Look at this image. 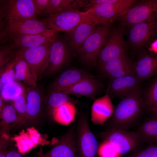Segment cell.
I'll return each instance as SVG.
<instances>
[{
	"label": "cell",
	"instance_id": "obj_1",
	"mask_svg": "<svg viewBox=\"0 0 157 157\" xmlns=\"http://www.w3.org/2000/svg\"><path fill=\"white\" fill-rule=\"evenodd\" d=\"M121 99L105 123V130L114 128L127 131L137 124L147 109L140 87Z\"/></svg>",
	"mask_w": 157,
	"mask_h": 157
},
{
	"label": "cell",
	"instance_id": "obj_2",
	"mask_svg": "<svg viewBox=\"0 0 157 157\" xmlns=\"http://www.w3.org/2000/svg\"><path fill=\"white\" fill-rule=\"evenodd\" d=\"M111 23L96 27L77 52L81 61L88 66L97 65L98 56L111 30Z\"/></svg>",
	"mask_w": 157,
	"mask_h": 157
},
{
	"label": "cell",
	"instance_id": "obj_3",
	"mask_svg": "<svg viewBox=\"0 0 157 157\" xmlns=\"http://www.w3.org/2000/svg\"><path fill=\"white\" fill-rule=\"evenodd\" d=\"M75 143L78 157H97L99 145L90 129L88 116L80 114L75 129Z\"/></svg>",
	"mask_w": 157,
	"mask_h": 157
},
{
	"label": "cell",
	"instance_id": "obj_4",
	"mask_svg": "<svg viewBox=\"0 0 157 157\" xmlns=\"http://www.w3.org/2000/svg\"><path fill=\"white\" fill-rule=\"evenodd\" d=\"M53 40L35 47L16 50L28 64L36 82L40 76L47 69L50 49Z\"/></svg>",
	"mask_w": 157,
	"mask_h": 157
},
{
	"label": "cell",
	"instance_id": "obj_5",
	"mask_svg": "<svg viewBox=\"0 0 157 157\" xmlns=\"http://www.w3.org/2000/svg\"><path fill=\"white\" fill-rule=\"evenodd\" d=\"M157 17V0L137 1L118 17L122 27H129L147 21L155 20Z\"/></svg>",
	"mask_w": 157,
	"mask_h": 157
},
{
	"label": "cell",
	"instance_id": "obj_6",
	"mask_svg": "<svg viewBox=\"0 0 157 157\" xmlns=\"http://www.w3.org/2000/svg\"><path fill=\"white\" fill-rule=\"evenodd\" d=\"M43 19L47 23L49 28L57 32H69L80 24L84 23H92L95 24L85 11L82 12L76 9L63 11Z\"/></svg>",
	"mask_w": 157,
	"mask_h": 157
},
{
	"label": "cell",
	"instance_id": "obj_7",
	"mask_svg": "<svg viewBox=\"0 0 157 157\" xmlns=\"http://www.w3.org/2000/svg\"><path fill=\"white\" fill-rule=\"evenodd\" d=\"M49 29L45 21L36 18L14 20L5 22L0 37L6 40L25 35L40 33Z\"/></svg>",
	"mask_w": 157,
	"mask_h": 157
},
{
	"label": "cell",
	"instance_id": "obj_8",
	"mask_svg": "<svg viewBox=\"0 0 157 157\" xmlns=\"http://www.w3.org/2000/svg\"><path fill=\"white\" fill-rule=\"evenodd\" d=\"M102 141L109 142L121 155L126 154L142 143L136 131L111 129L98 134Z\"/></svg>",
	"mask_w": 157,
	"mask_h": 157
},
{
	"label": "cell",
	"instance_id": "obj_9",
	"mask_svg": "<svg viewBox=\"0 0 157 157\" xmlns=\"http://www.w3.org/2000/svg\"><path fill=\"white\" fill-rule=\"evenodd\" d=\"M124 36V28L119 27L111 29L99 54L97 65L106 63L126 54Z\"/></svg>",
	"mask_w": 157,
	"mask_h": 157
},
{
	"label": "cell",
	"instance_id": "obj_10",
	"mask_svg": "<svg viewBox=\"0 0 157 157\" xmlns=\"http://www.w3.org/2000/svg\"><path fill=\"white\" fill-rule=\"evenodd\" d=\"M0 20L5 23L36 18L33 0H0Z\"/></svg>",
	"mask_w": 157,
	"mask_h": 157
},
{
	"label": "cell",
	"instance_id": "obj_11",
	"mask_svg": "<svg viewBox=\"0 0 157 157\" xmlns=\"http://www.w3.org/2000/svg\"><path fill=\"white\" fill-rule=\"evenodd\" d=\"M136 1L123 0L116 3L97 6L85 12L96 25L111 23L117 20Z\"/></svg>",
	"mask_w": 157,
	"mask_h": 157
},
{
	"label": "cell",
	"instance_id": "obj_12",
	"mask_svg": "<svg viewBox=\"0 0 157 157\" xmlns=\"http://www.w3.org/2000/svg\"><path fill=\"white\" fill-rule=\"evenodd\" d=\"M75 128L72 125L49 150L44 153L40 148L37 157H78L75 143Z\"/></svg>",
	"mask_w": 157,
	"mask_h": 157
},
{
	"label": "cell",
	"instance_id": "obj_13",
	"mask_svg": "<svg viewBox=\"0 0 157 157\" xmlns=\"http://www.w3.org/2000/svg\"><path fill=\"white\" fill-rule=\"evenodd\" d=\"M66 39L58 37L53 39L49 51L47 74L52 75L57 72L69 61L71 52Z\"/></svg>",
	"mask_w": 157,
	"mask_h": 157
},
{
	"label": "cell",
	"instance_id": "obj_14",
	"mask_svg": "<svg viewBox=\"0 0 157 157\" xmlns=\"http://www.w3.org/2000/svg\"><path fill=\"white\" fill-rule=\"evenodd\" d=\"M140 81L132 75L109 79L106 93L111 99H122L139 87Z\"/></svg>",
	"mask_w": 157,
	"mask_h": 157
},
{
	"label": "cell",
	"instance_id": "obj_15",
	"mask_svg": "<svg viewBox=\"0 0 157 157\" xmlns=\"http://www.w3.org/2000/svg\"><path fill=\"white\" fill-rule=\"evenodd\" d=\"M157 31L155 20L138 23L130 26L129 39L130 44L138 48L144 46Z\"/></svg>",
	"mask_w": 157,
	"mask_h": 157
},
{
	"label": "cell",
	"instance_id": "obj_16",
	"mask_svg": "<svg viewBox=\"0 0 157 157\" xmlns=\"http://www.w3.org/2000/svg\"><path fill=\"white\" fill-rule=\"evenodd\" d=\"M98 66L101 75L109 79L127 75L135 76L133 64L126 54Z\"/></svg>",
	"mask_w": 157,
	"mask_h": 157
},
{
	"label": "cell",
	"instance_id": "obj_17",
	"mask_svg": "<svg viewBox=\"0 0 157 157\" xmlns=\"http://www.w3.org/2000/svg\"><path fill=\"white\" fill-rule=\"evenodd\" d=\"M102 83L94 76L83 80L60 92L80 97H86L94 100L103 88Z\"/></svg>",
	"mask_w": 157,
	"mask_h": 157
},
{
	"label": "cell",
	"instance_id": "obj_18",
	"mask_svg": "<svg viewBox=\"0 0 157 157\" xmlns=\"http://www.w3.org/2000/svg\"><path fill=\"white\" fill-rule=\"evenodd\" d=\"M57 35V32L49 28L39 33L21 36L9 41L14 49H27L52 41Z\"/></svg>",
	"mask_w": 157,
	"mask_h": 157
},
{
	"label": "cell",
	"instance_id": "obj_19",
	"mask_svg": "<svg viewBox=\"0 0 157 157\" xmlns=\"http://www.w3.org/2000/svg\"><path fill=\"white\" fill-rule=\"evenodd\" d=\"M114 112L112 99L106 93L104 95L94 100L91 107V120L94 124L104 126Z\"/></svg>",
	"mask_w": 157,
	"mask_h": 157
},
{
	"label": "cell",
	"instance_id": "obj_20",
	"mask_svg": "<svg viewBox=\"0 0 157 157\" xmlns=\"http://www.w3.org/2000/svg\"><path fill=\"white\" fill-rule=\"evenodd\" d=\"M94 76L82 69L71 68L62 73L54 81L51 91L60 92L83 80Z\"/></svg>",
	"mask_w": 157,
	"mask_h": 157
},
{
	"label": "cell",
	"instance_id": "obj_21",
	"mask_svg": "<svg viewBox=\"0 0 157 157\" xmlns=\"http://www.w3.org/2000/svg\"><path fill=\"white\" fill-rule=\"evenodd\" d=\"M133 70L135 76L140 81L154 76L157 73V56L142 55L133 64Z\"/></svg>",
	"mask_w": 157,
	"mask_h": 157
},
{
	"label": "cell",
	"instance_id": "obj_22",
	"mask_svg": "<svg viewBox=\"0 0 157 157\" xmlns=\"http://www.w3.org/2000/svg\"><path fill=\"white\" fill-rule=\"evenodd\" d=\"M97 25L92 23H84L66 32V39L70 47L77 52Z\"/></svg>",
	"mask_w": 157,
	"mask_h": 157
},
{
	"label": "cell",
	"instance_id": "obj_23",
	"mask_svg": "<svg viewBox=\"0 0 157 157\" xmlns=\"http://www.w3.org/2000/svg\"><path fill=\"white\" fill-rule=\"evenodd\" d=\"M135 131L142 143L157 144V117L144 120Z\"/></svg>",
	"mask_w": 157,
	"mask_h": 157
},
{
	"label": "cell",
	"instance_id": "obj_24",
	"mask_svg": "<svg viewBox=\"0 0 157 157\" xmlns=\"http://www.w3.org/2000/svg\"><path fill=\"white\" fill-rule=\"evenodd\" d=\"M26 121H32L38 116L41 109L42 98L40 93L36 88L27 91Z\"/></svg>",
	"mask_w": 157,
	"mask_h": 157
},
{
	"label": "cell",
	"instance_id": "obj_25",
	"mask_svg": "<svg viewBox=\"0 0 157 157\" xmlns=\"http://www.w3.org/2000/svg\"><path fill=\"white\" fill-rule=\"evenodd\" d=\"M0 118L1 135L7 134L17 124L23 123L11 104H5L3 109L0 112Z\"/></svg>",
	"mask_w": 157,
	"mask_h": 157
},
{
	"label": "cell",
	"instance_id": "obj_26",
	"mask_svg": "<svg viewBox=\"0 0 157 157\" xmlns=\"http://www.w3.org/2000/svg\"><path fill=\"white\" fill-rule=\"evenodd\" d=\"M15 58V77L16 80L22 81L31 86L36 88L37 84L29 65L26 61L16 51Z\"/></svg>",
	"mask_w": 157,
	"mask_h": 157
},
{
	"label": "cell",
	"instance_id": "obj_27",
	"mask_svg": "<svg viewBox=\"0 0 157 157\" xmlns=\"http://www.w3.org/2000/svg\"><path fill=\"white\" fill-rule=\"evenodd\" d=\"M76 112L75 104L68 102L54 109L51 114L55 121L63 125H67L74 120Z\"/></svg>",
	"mask_w": 157,
	"mask_h": 157
},
{
	"label": "cell",
	"instance_id": "obj_28",
	"mask_svg": "<svg viewBox=\"0 0 157 157\" xmlns=\"http://www.w3.org/2000/svg\"><path fill=\"white\" fill-rule=\"evenodd\" d=\"M25 91L22 85L16 81L10 82L1 86V97L3 99L12 101Z\"/></svg>",
	"mask_w": 157,
	"mask_h": 157
},
{
	"label": "cell",
	"instance_id": "obj_29",
	"mask_svg": "<svg viewBox=\"0 0 157 157\" xmlns=\"http://www.w3.org/2000/svg\"><path fill=\"white\" fill-rule=\"evenodd\" d=\"M142 94L147 109L149 112L157 101V77L150 83Z\"/></svg>",
	"mask_w": 157,
	"mask_h": 157
},
{
	"label": "cell",
	"instance_id": "obj_30",
	"mask_svg": "<svg viewBox=\"0 0 157 157\" xmlns=\"http://www.w3.org/2000/svg\"><path fill=\"white\" fill-rule=\"evenodd\" d=\"M68 102L74 104L76 103V101L70 98L69 95L60 92L51 91L47 100V104L50 108L51 114L54 109Z\"/></svg>",
	"mask_w": 157,
	"mask_h": 157
},
{
	"label": "cell",
	"instance_id": "obj_31",
	"mask_svg": "<svg viewBox=\"0 0 157 157\" xmlns=\"http://www.w3.org/2000/svg\"><path fill=\"white\" fill-rule=\"evenodd\" d=\"M15 58L0 71L1 86L7 83L16 80L15 69Z\"/></svg>",
	"mask_w": 157,
	"mask_h": 157
},
{
	"label": "cell",
	"instance_id": "obj_32",
	"mask_svg": "<svg viewBox=\"0 0 157 157\" xmlns=\"http://www.w3.org/2000/svg\"><path fill=\"white\" fill-rule=\"evenodd\" d=\"M26 92L22 94L12 100L11 104L24 123L26 121Z\"/></svg>",
	"mask_w": 157,
	"mask_h": 157
},
{
	"label": "cell",
	"instance_id": "obj_33",
	"mask_svg": "<svg viewBox=\"0 0 157 157\" xmlns=\"http://www.w3.org/2000/svg\"><path fill=\"white\" fill-rule=\"evenodd\" d=\"M11 45L1 48L0 53V69L1 70L16 57V51Z\"/></svg>",
	"mask_w": 157,
	"mask_h": 157
},
{
	"label": "cell",
	"instance_id": "obj_34",
	"mask_svg": "<svg viewBox=\"0 0 157 157\" xmlns=\"http://www.w3.org/2000/svg\"><path fill=\"white\" fill-rule=\"evenodd\" d=\"M99 145L98 154L99 157H120L121 155L111 144L102 141Z\"/></svg>",
	"mask_w": 157,
	"mask_h": 157
},
{
	"label": "cell",
	"instance_id": "obj_35",
	"mask_svg": "<svg viewBox=\"0 0 157 157\" xmlns=\"http://www.w3.org/2000/svg\"><path fill=\"white\" fill-rule=\"evenodd\" d=\"M127 157H157V144L148 147Z\"/></svg>",
	"mask_w": 157,
	"mask_h": 157
},
{
	"label": "cell",
	"instance_id": "obj_36",
	"mask_svg": "<svg viewBox=\"0 0 157 157\" xmlns=\"http://www.w3.org/2000/svg\"><path fill=\"white\" fill-rule=\"evenodd\" d=\"M123 0H89L83 8L85 11L95 6L104 4H115L122 2Z\"/></svg>",
	"mask_w": 157,
	"mask_h": 157
},
{
	"label": "cell",
	"instance_id": "obj_37",
	"mask_svg": "<svg viewBox=\"0 0 157 157\" xmlns=\"http://www.w3.org/2000/svg\"><path fill=\"white\" fill-rule=\"evenodd\" d=\"M60 1V0H49L47 6L43 13L48 15V17L55 14Z\"/></svg>",
	"mask_w": 157,
	"mask_h": 157
},
{
	"label": "cell",
	"instance_id": "obj_38",
	"mask_svg": "<svg viewBox=\"0 0 157 157\" xmlns=\"http://www.w3.org/2000/svg\"><path fill=\"white\" fill-rule=\"evenodd\" d=\"M1 135L0 140V157H7L8 135L6 134Z\"/></svg>",
	"mask_w": 157,
	"mask_h": 157
},
{
	"label": "cell",
	"instance_id": "obj_39",
	"mask_svg": "<svg viewBox=\"0 0 157 157\" xmlns=\"http://www.w3.org/2000/svg\"><path fill=\"white\" fill-rule=\"evenodd\" d=\"M36 15L43 13L45 9L49 0H33Z\"/></svg>",
	"mask_w": 157,
	"mask_h": 157
},
{
	"label": "cell",
	"instance_id": "obj_40",
	"mask_svg": "<svg viewBox=\"0 0 157 157\" xmlns=\"http://www.w3.org/2000/svg\"><path fill=\"white\" fill-rule=\"evenodd\" d=\"M7 157H24L23 155L13 149H7Z\"/></svg>",
	"mask_w": 157,
	"mask_h": 157
},
{
	"label": "cell",
	"instance_id": "obj_41",
	"mask_svg": "<svg viewBox=\"0 0 157 157\" xmlns=\"http://www.w3.org/2000/svg\"><path fill=\"white\" fill-rule=\"evenodd\" d=\"M149 112L152 113V116L157 117V101L151 108Z\"/></svg>",
	"mask_w": 157,
	"mask_h": 157
},
{
	"label": "cell",
	"instance_id": "obj_42",
	"mask_svg": "<svg viewBox=\"0 0 157 157\" xmlns=\"http://www.w3.org/2000/svg\"><path fill=\"white\" fill-rule=\"evenodd\" d=\"M151 50L157 53V40L155 41L152 44L151 47Z\"/></svg>",
	"mask_w": 157,
	"mask_h": 157
},
{
	"label": "cell",
	"instance_id": "obj_43",
	"mask_svg": "<svg viewBox=\"0 0 157 157\" xmlns=\"http://www.w3.org/2000/svg\"><path fill=\"white\" fill-rule=\"evenodd\" d=\"M2 99L0 97V112H1L3 109L5 104H4L3 101L2 100Z\"/></svg>",
	"mask_w": 157,
	"mask_h": 157
},
{
	"label": "cell",
	"instance_id": "obj_44",
	"mask_svg": "<svg viewBox=\"0 0 157 157\" xmlns=\"http://www.w3.org/2000/svg\"><path fill=\"white\" fill-rule=\"evenodd\" d=\"M156 18H157L156 20V22L157 25V17Z\"/></svg>",
	"mask_w": 157,
	"mask_h": 157
}]
</instances>
